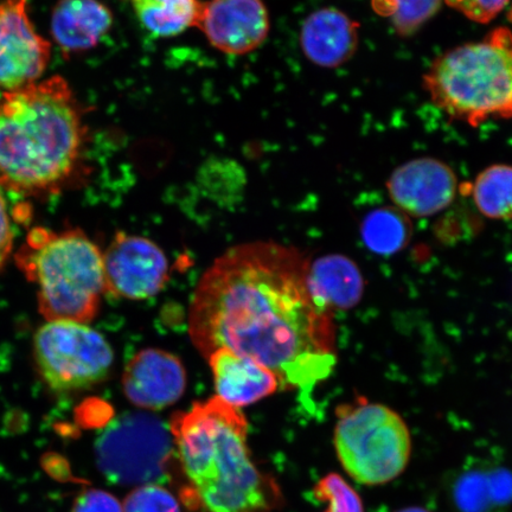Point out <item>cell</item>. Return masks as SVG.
I'll return each mask as SVG.
<instances>
[{"instance_id":"obj_3","label":"cell","mask_w":512,"mask_h":512,"mask_svg":"<svg viewBox=\"0 0 512 512\" xmlns=\"http://www.w3.org/2000/svg\"><path fill=\"white\" fill-rule=\"evenodd\" d=\"M87 128L62 76L6 92L0 99V187L24 196L59 191L75 174Z\"/></svg>"},{"instance_id":"obj_8","label":"cell","mask_w":512,"mask_h":512,"mask_svg":"<svg viewBox=\"0 0 512 512\" xmlns=\"http://www.w3.org/2000/svg\"><path fill=\"white\" fill-rule=\"evenodd\" d=\"M38 373L55 392L87 389L110 374L114 355L106 338L85 323L50 320L37 330Z\"/></svg>"},{"instance_id":"obj_17","label":"cell","mask_w":512,"mask_h":512,"mask_svg":"<svg viewBox=\"0 0 512 512\" xmlns=\"http://www.w3.org/2000/svg\"><path fill=\"white\" fill-rule=\"evenodd\" d=\"M112 25V11L100 0H60L50 30L64 53L75 54L98 46Z\"/></svg>"},{"instance_id":"obj_9","label":"cell","mask_w":512,"mask_h":512,"mask_svg":"<svg viewBox=\"0 0 512 512\" xmlns=\"http://www.w3.org/2000/svg\"><path fill=\"white\" fill-rule=\"evenodd\" d=\"M29 0L0 2V89L16 91L46 72L51 44L38 34L28 12Z\"/></svg>"},{"instance_id":"obj_21","label":"cell","mask_w":512,"mask_h":512,"mask_svg":"<svg viewBox=\"0 0 512 512\" xmlns=\"http://www.w3.org/2000/svg\"><path fill=\"white\" fill-rule=\"evenodd\" d=\"M473 201L491 220H512V166L496 164L480 172L472 189Z\"/></svg>"},{"instance_id":"obj_10","label":"cell","mask_w":512,"mask_h":512,"mask_svg":"<svg viewBox=\"0 0 512 512\" xmlns=\"http://www.w3.org/2000/svg\"><path fill=\"white\" fill-rule=\"evenodd\" d=\"M106 292L142 300L156 296L169 278L168 259L155 242L119 233L104 255Z\"/></svg>"},{"instance_id":"obj_14","label":"cell","mask_w":512,"mask_h":512,"mask_svg":"<svg viewBox=\"0 0 512 512\" xmlns=\"http://www.w3.org/2000/svg\"><path fill=\"white\" fill-rule=\"evenodd\" d=\"M300 43L307 59L316 66L341 67L358 49L360 24L341 10L320 9L305 19Z\"/></svg>"},{"instance_id":"obj_20","label":"cell","mask_w":512,"mask_h":512,"mask_svg":"<svg viewBox=\"0 0 512 512\" xmlns=\"http://www.w3.org/2000/svg\"><path fill=\"white\" fill-rule=\"evenodd\" d=\"M413 226L409 216L396 207L369 211L361 223V238L369 251L390 256L402 251L411 241Z\"/></svg>"},{"instance_id":"obj_28","label":"cell","mask_w":512,"mask_h":512,"mask_svg":"<svg viewBox=\"0 0 512 512\" xmlns=\"http://www.w3.org/2000/svg\"><path fill=\"white\" fill-rule=\"evenodd\" d=\"M398 512H431V511H428V510L422 509V508H418V507H413V508L403 509Z\"/></svg>"},{"instance_id":"obj_15","label":"cell","mask_w":512,"mask_h":512,"mask_svg":"<svg viewBox=\"0 0 512 512\" xmlns=\"http://www.w3.org/2000/svg\"><path fill=\"white\" fill-rule=\"evenodd\" d=\"M213 371L217 398L235 408L252 405L279 389V381L271 370L260 363L219 349L207 357Z\"/></svg>"},{"instance_id":"obj_27","label":"cell","mask_w":512,"mask_h":512,"mask_svg":"<svg viewBox=\"0 0 512 512\" xmlns=\"http://www.w3.org/2000/svg\"><path fill=\"white\" fill-rule=\"evenodd\" d=\"M12 248H14V232H12L8 206L0 187V272L8 264Z\"/></svg>"},{"instance_id":"obj_11","label":"cell","mask_w":512,"mask_h":512,"mask_svg":"<svg viewBox=\"0 0 512 512\" xmlns=\"http://www.w3.org/2000/svg\"><path fill=\"white\" fill-rule=\"evenodd\" d=\"M394 207L412 217H428L450 207L457 196L458 179L447 164L424 157L409 160L393 171L387 182Z\"/></svg>"},{"instance_id":"obj_7","label":"cell","mask_w":512,"mask_h":512,"mask_svg":"<svg viewBox=\"0 0 512 512\" xmlns=\"http://www.w3.org/2000/svg\"><path fill=\"white\" fill-rule=\"evenodd\" d=\"M175 458L170 426L145 412L114 419L95 445L100 472L117 485L158 484L170 476Z\"/></svg>"},{"instance_id":"obj_22","label":"cell","mask_w":512,"mask_h":512,"mask_svg":"<svg viewBox=\"0 0 512 512\" xmlns=\"http://www.w3.org/2000/svg\"><path fill=\"white\" fill-rule=\"evenodd\" d=\"M444 0H371V8L388 18L400 36H412L430 21Z\"/></svg>"},{"instance_id":"obj_2","label":"cell","mask_w":512,"mask_h":512,"mask_svg":"<svg viewBox=\"0 0 512 512\" xmlns=\"http://www.w3.org/2000/svg\"><path fill=\"white\" fill-rule=\"evenodd\" d=\"M170 431L181 472V499L192 512H272L280 492L255 467L248 427L221 399L197 402L174 415Z\"/></svg>"},{"instance_id":"obj_26","label":"cell","mask_w":512,"mask_h":512,"mask_svg":"<svg viewBox=\"0 0 512 512\" xmlns=\"http://www.w3.org/2000/svg\"><path fill=\"white\" fill-rule=\"evenodd\" d=\"M73 512H124L123 505L110 492L98 489L83 491L76 498Z\"/></svg>"},{"instance_id":"obj_25","label":"cell","mask_w":512,"mask_h":512,"mask_svg":"<svg viewBox=\"0 0 512 512\" xmlns=\"http://www.w3.org/2000/svg\"><path fill=\"white\" fill-rule=\"evenodd\" d=\"M472 22L488 24L507 8L510 0H444Z\"/></svg>"},{"instance_id":"obj_1","label":"cell","mask_w":512,"mask_h":512,"mask_svg":"<svg viewBox=\"0 0 512 512\" xmlns=\"http://www.w3.org/2000/svg\"><path fill=\"white\" fill-rule=\"evenodd\" d=\"M306 265L296 249L274 242L228 249L191 300L197 350L251 358L277 376L280 389L307 392L328 379L337 363L331 322L307 291Z\"/></svg>"},{"instance_id":"obj_24","label":"cell","mask_w":512,"mask_h":512,"mask_svg":"<svg viewBox=\"0 0 512 512\" xmlns=\"http://www.w3.org/2000/svg\"><path fill=\"white\" fill-rule=\"evenodd\" d=\"M124 512H181L177 498L158 484L137 486L125 499Z\"/></svg>"},{"instance_id":"obj_13","label":"cell","mask_w":512,"mask_h":512,"mask_svg":"<svg viewBox=\"0 0 512 512\" xmlns=\"http://www.w3.org/2000/svg\"><path fill=\"white\" fill-rule=\"evenodd\" d=\"M123 386L132 405L146 411H159L182 398L187 387V374L175 355L146 349L127 364Z\"/></svg>"},{"instance_id":"obj_5","label":"cell","mask_w":512,"mask_h":512,"mask_svg":"<svg viewBox=\"0 0 512 512\" xmlns=\"http://www.w3.org/2000/svg\"><path fill=\"white\" fill-rule=\"evenodd\" d=\"M424 85L435 106L473 127L512 118V32L497 28L482 41L446 51Z\"/></svg>"},{"instance_id":"obj_4","label":"cell","mask_w":512,"mask_h":512,"mask_svg":"<svg viewBox=\"0 0 512 512\" xmlns=\"http://www.w3.org/2000/svg\"><path fill=\"white\" fill-rule=\"evenodd\" d=\"M16 264L37 286L38 309L50 320L89 323L106 292L104 255L79 229H32Z\"/></svg>"},{"instance_id":"obj_19","label":"cell","mask_w":512,"mask_h":512,"mask_svg":"<svg viewBox=\"0 0 512 512\" xmlns=\"http://www.w3.org/2000/svg\"><path fill=\"white\" fill-rule=\"evenodd\" d=\"M143 27L156 37H174L196 27L202 11L198 0H132Z\"/></svg>"},{"instance_id":"obj_12","label":"cell","mask_w":512,"mask_h":512,"mask_svg":"<svg viewBox=\"0 0 512 512\" xmlns=\"http://www.w3.org/2000/svg\"><path fill=\"white\" fill-rule=\"evenodd\" d=\"M196 27L217 50L243 55L265 42L270 15L262 0H210L202 5Z\"/></svg>"},{"instance_id":"obj_16","label":"cell","mask_w":512,"mask_h":512,"mask_svg":"<svg viewBox=\"0 0 512 512\" xmlns=\"http://www.w3.org/2000/svg\"><path fill=\"white\" fill-rule=\"evenodd\" d=\"M305 280L313 302L328 312L354 309L366 286L360 267L342 254L320 256L306 265Z\"/></svg>"},{"instance_id":"obj_18","label":"cell","mask_w":512,"mask_h":512,"mask_svg":"<svg viewBox=\"0 0 512 512\" xmlns=\"http://www.w3.org/2000/svg\"><path fill=\"white\" fill-rule=\"evenodd\" d=\"M458 512H504L512 504V472L477 465L460 472L451 486Z\"/></svg>"},{"instance_id":"obj_23","label":"cell","mask_w":512,"mask_h":512,"mask_svg":"<svg viewBox=\"0 0 512 512\" xmlns=\"http://www.w3.org/2000/svg\"><path fill=\"white\" fill-rule=\"evenodd\" d=\"M313 495L318 501L328 503L325 512H364L360 496L337 473L320 479Z\"/></svg>"},{"instance_id":"obj_6","label":"cell","mask_w":512,"mask_h":512,"mask_svg":"<svg viewBox=\"0 0 512 512\" xmlns=\"http://www.w3.org/2000/svg\"><path fill=\"white\" fill-rule=\"evenodd\" d=\"M334 444L345 472L364 485L392 482L406 470L412 454L406 422L381 403L343 409Z\"/></svg>"}]
</instances>
